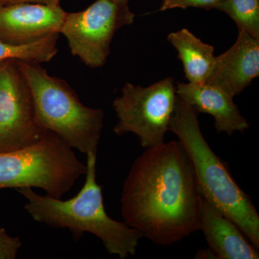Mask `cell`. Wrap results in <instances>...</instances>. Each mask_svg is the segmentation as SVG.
<instances>
[{
    "mask_svg": "<svg viewBox=\"0 0 259 259\" xmlns=\"http://www.w3.org/2000/svg\"><path fill=\"white\" fill-rule=\"evenodd\" d=\"M134 20L128 3L97 0L82 11L66 13L60 33L67 39L72 55L96 69L106 63L117 30Z\"/></svg>",
    "mask_w": 259,
    "mask_h": 259,
    "instance_id": "52a82bcc",
    "label": "cell"
},
{
    "mask_svg": "<svg viewBox=\"0 0 259 259\" xmlns=\"http://www.w3.org/2000/svg\"><path fill=\"white\" fill-rule=\"evenodd\" d=\"M86 173V165L73 148L49 131L28 147L0 153V190L38 188L62 199Z\"/></svg>",
    "mask_w": 259,
    "mask_h": 259,
    "instance_id": "5b68a950",
    "label": "cell"
},
{
    "mask_svg": "<svg viewBox=\"0 0 259 259\" xmlns=\"http://www.w3.org/2000/svg\"><path fill=\"white\" fill-rule=\"evenodd\" d=\"M221 1L222 0H162L159 10L165 11L175 8L187 9L190 8L210 10L215 8L216 5Z\"/></svg>",
    "mask_w": 259,
    "mask_h": 259,
    "instance_id": "2e32d148",
    "label": "cell"
},
{
    "mask_svg": "<svg viewBox=\"0 0 259 259\" xmlns=\"http://www.w3.org/2000/svg\"><path fill=\"white\" fill-rule=\"evenodd\" d=\"M259 76V40L238 30L236 42L215 56L214 66L205 83L217 86L233 97L248 88Z\"/></svg>",
    "mask_w": 259,
    "mask_h": 259,
    "instance_id": "30bf717a",
    "label": "cell"
},
{
    "mask_svg": "<svg viewBox=\"0 0 259 259\" xmlns=\"http://www.w3.org/2000/svg\"><path fill=\"white\" fill-rule=\"evenodd\" d=\"M5 5V0H0V6Z\"/></svg>",
    "mask_w": 259,
    "mask_h": 259,
    "instance_id": "44dd1931",
    "label": "cell"
},
{
    "mask_svg": "<svg viewBox=\"0 0 259 259\" xmlns=\"http://www.w3.org/2000/svg\"><path fill=\"white\" fill-rule=\"evenodd\" d=\"M86 180L72 198L63 200L35 193L30 187L17 189L26 199L25 209L35 222L58 229H68L76 241L84 233L101 240L110 254L125 259L136 254L141 231L110 218L104 207L102 187L96 180L97 154H87Z\"/></svg>",
    "mask_w": 259,
    "mask_h": 259,
    "instance_id": "7a4b0ae2",
    "label": "cell"
},
{
    "mask_svg": "<svg viewBox=\"0 0 259 259\" xmlns=\"http://www.w3.org/2000/svg\"><path fill=\"white\" fill-rule=\"evenodd\" d=\"M21 240L10 236L4 228H0V259H15L21 248Z\"/></svg>",
    "mask_w": 259,
    "mask_h": 259,
    "instance_id": "e0dca14e",
    "label": "cell"
},
{
    "mask_svg": "<svg viewBox=\"0 0 259 259\" xmlns=\"http://www.w3.org/2000/svg\"><path fill=\"white\" fill-rule=\"evenodd\" d=\"M228 15L243 30L259 40V0H222L215 8Z\"/></svg>",
    "mask_w": 259,
    "mask_h": 259,
    "instance_id": "9a60e30c",
    "label": "cell"
},
{
    "mask_svg": "<svg viewBox=\"0 0 259 259\" xmlns=\"http://www.w3.org/2000/svg\"><path fill=\"white\" fill-rule=\"evenodd\" d=\"M176 99L171 76L146 88L126 83L112 104L117 117L114 133L134 134L146 149L163 144Z\"/></svg>",
    "mask_w": 259,
    "mask_h": 259,
    "instance_id": "8992f818",
    "label": "cell"
},
{
    "mask_svg": "<svg viewBox=\"0 0 259 259\" xmlns=\"http://www.w3.org/2000/svg\"><path fill=\"white\" fill-rule=\"evenodd\" d=\"M45 130L37 124L31 91L16 60L0 65V153L35 144Z\"/></svg>",
    "mask_w": 259,
    "mask_h": 259,
    "instance_id": "ba28073f",
    "label": "cell"
},
{
    "mask_svg": "<svg viewBox=\"0 0 259 259\" xmlns=\"http://www.w3.org/2000/svg\"><path fill=\"white\" fill-rule=\"evenodd\" d=\"M202 194L187 151L180 141L148 148L124 182V223L160 245H171L200 230Z\"/></svg>",
    "mask_w": 259,
    "mask_h": 259,
    "instance_id": "6da1fadb",
    "label": "cell"
},
{
    "mask_svg": "<svg viewBox=\"0 0 259 259\" xmlns=\"http://www.w3.org/2000/svg\"><path fill=\"white\" fill-rule=\"evenodd\" d=\"M200 230L216 258L258 259L255 248L229 218L202 199Z\"/></svg>",
    "mask_w": 259,
    "mask_h": 259,
    "instance_id": "7c38bea8",
    "label": "cell"
},
{
    "mask_svg": "<svg viewBox=\"0 0 259 259\" xmlns=\"http://www.w3.org/2000/svg\"><path fill=\"white\" fill-rule=\"evenodd\" d=\"M216 258L215 255L212 253L211 250H199L196 255V258Z\"/></svg>",
    "mask_w": 259,
    "mask_h": 259,
    "instance_id": "d6986e66",
    "label": "cell"
},
{
    "mask_svg": "<svg viewBox=\"0 0 259 259\" xmlns=\"http://www.w3.org/2000/svg\"><path fill=\"white\" fill-rule=\"evenodd\" d=\"M59 33L24 45H14L0 40V65L5 61L16 60L41 64L49 62L58 52Z\"/></svg>",
    "mask_w": 259,
    "mask_h": 259,
    "instance_id": "5bb4252c",
    "label": "cell"
},
{
    "mask_svg": "<svg viewBox=\"0 0 259 259\" xmlns=\"http://www.w3.org/2000/svg\"><path fill=\"white\" fill-rule=\"evenodd\" d=\"M17 61L31 91L39 126L60 136L73 149L97 154L102 110L85 106L66 81L50 76L40 64Z\"/></svg>",
    "mask_w": 259,
    "mask_h": 259,
    "instance_id": "277c9868",
    "label": "cell"
},
{
    "mask_svg": "<svg viewBox=\"0 0 259 259\" xmlns=\"http://www.w3.org/2000/svg\"><path fill=\"white\" fill-rule=\"evenodd\" d=\"M114 1L121 3H128L129 0H114Z\"/></svg>",
    "mask_w": 259,
    "mask_h": 259,
    "instance_id": "ffe728a7",
    "label": "cell"
},
{
    "mask_svg": "<svg viewBox=\"0 0 259 259\" xmlns=\"http://www.w3.org/2000/svg\"><path fill=\"white\" fill-rule=\"evenodd\" d=\"M61 0H5V5L15 4V3H35L57 6L60 5Z\"/></svg>",
    "mask_w": 259,
    "mask_h": 259,
    "instance_id": "ac0fdd59",
    "label": "cell"
},
{
    "mask_svg": "<svg viewBox=\"0 0 259 259\" xmlns=\"http://www.w3.org/2000/svg\"><path fill=\"white\" fill-rule=\"evenodd\" d=\"M66 12L60 5L15 3L0 6V40L24 45L59 33Z\"/></svg>",
    "mask_w": 259,
    "mask_h": 259,
    "instance_id": "9c48e42d",
    "label": "cell"
},
{
    "mask_svg": "<svg viewBox=\"0 0 259 259\" xmlns=\"http://www.w3.org/2000/svg\"><path fill=\"white\" fill-rule=\"evenodd\" d=\"M177 96L193 107L197 112L212 115L218 134L244 133L249 128L248 120L241 115L229 93L208 83H178Z\"/></svg>",
    "mask_w": 259,
    "mask_h": 259,
    "instance_id": "8fae6325",
    "label": "cell"
},
{
    "mask_svg": "<svg viewBox=\"0 0 259 259\" xmlns=\"http://www.w3.org/2000/svg\"><path fill=\"white\" fill-rule=\"evenodd\" d=\"M168 40L178 52V59L183 64L189 82L205 83L215 61L214 47L202 41L186 28L171 32Z\"/></svg>",
    "mask_w": 259,
    "mask_h": 259,
    "instance_id": "4fadbf2b",
    "label": "cell"
},
{
    "mask_svg": "<svg viewBox=\"0 0 259 259\" xmlns=\"http://www.w3.org/2000/svg\"><path fill=\"white\" fill-rule=\"evenodd\" d=\"M198 114L177 95L168 131L176 135L187 151L204 200L236 223L258 250V213L249 196L232 177L226 163L207 144L199 126Z\"/></svg>",
    "mask_w": 259,
    "mask_h": 259,
    "instance_id": "3957f363",
    "label": "cell"
}]
</instances>
